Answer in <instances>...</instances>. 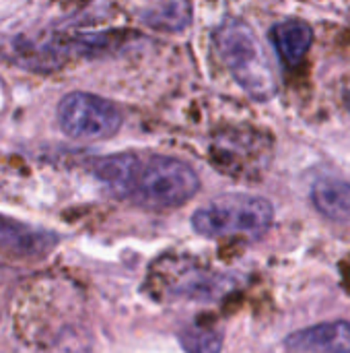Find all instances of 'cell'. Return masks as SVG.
Here are the masks:
<instances>
[{
    "instance_id": "6da1fadb",
    "label": "cell",
    "mask_w": 350,
    "mask_h": 353,
    "mask_svg": "<svg viewBox=\"0 0 350 353\" xmlns=\"http://www.w3.org/2000/svg\"><path fill=\"white\" fill-rule=\"evenodd\" d=\"M93 174L118 196L144 209H175L200 188L198 174L182 159L155 153H118L93 161Z\"/></svg>"
},
{
    "instance_id": "7a4b0ae2",
    "label": "cell",
    "mask_w": 350,
    "mask_h": 353,
    "mask_svg": "<svg viewBox=\"0 0 350 353\" xmlns=\"http://www.w3.org/2000/svg\"><path fill=\"white\" fill-rule=\"evenodd\" d=\"M219 56L227 64L237 85L256 101H268L278 91V79L264 46L250 25L231 19L215 33Z\"/></svg>"
},
{
    "instance_id": "3957f363",
    "label": "cell",
    "mask_w": 350,
    "mask_h": 353,
    "mask_svg": "<svg viewBox=\"0 0 350 353\" xmlns=\"http://www.w3.org/2000/svg\"><path fill=\"white\" fill-rule=\"evenodd\" d=\"M274 221L272 205L262 196L227 194L204 205L192 215V228L204 238L264 236Z\"/></svg>"
},
{
    "instance_id": "277c9868",
    "label": "cell",
    "mask_w": 350,
    "mask_h": 353,
    "mask_svg": "<svg viewBox=\"0 0 350 353\" xmlns=\"http://www.w3.org/2000/svg\"><path fill=\"white\" fill-rule=\"evenodd\" d=\"M62 132L76 141H103L113 137L122 126L120 108L99 95L72 91L56 108Z\"/></svg>"
},
{
    "instance_id": "5b68a950",
    "label": "cell",
    "mask_w": 350,
    "mask_h": 353,
    "mask_svg": "<svg viewBox=\"0 0 350 353\" xmlns=\"http://www.w3.org/2000/svg\"><path fill=\"white\" fill-rule=\"evenodd\" d=\"M272 157L270 137L252 128H229L215 134L210 159L215 168L235 178H254L268 168Z\"/></svg>"
},
{
    "instance_id": "8992f818",
    "label": "cell",
    "mask_w": 350,
    "mask_h": 353,
    "mask_svg": "<svg viewBox=\"0 0 350 353\" xmlns=\"http://www.w3.org/2000/svg\"><path fill=\"white\" fill-rule=\"evenodd\" d=\"M285 345L299 353H350V323L336 321L301 329L289 335Z\"/></svg>"
},
{
    "instance_id": "52a82bcc",
    "label": "cell",
    "mask_w": 350,
    "mask_h": 353,
    "mask_svg": "<svg viewBox=\"0 0 350 353\" xmlns=\"http://www.w3.org/2000/svg\"><path fill=\"white\" fill-rule=\"evenodd\" d=\"M56 238L43 230L0 215V254L8 259L39 256L54 246Z\"/></svg>"
},
{
    "instance_id": "ba28073f",
    "label": "cell",
    "mask_w": 350,
    "mask_h": 353,
    "mask_svg": "<svg viewBox=\"0 0 350 353\" xmlns=\"http://www.w3.org/2000/svg\"><path fill=\"white\" fill-rule=\"evenodd\" d=\"M270 39L287 64H297L309 52L314 43V31L305 21L289 19L272 27Z\"/></svg>"
},
{
    "instance_id": "9c48e42d",
    "label": "cell",
    "mask_w": 350,
    "mask_h": 353,
    "mask_svg": "<svg viewBox=\"0 0 350 353\" xmlns=\"http://www.w3.org/2000/svg\"><path fill=\"white\" fill-rule=\"evenodd\" d=\"M311 203L332 221H350V182L318 180L311 186Z\"/></svg>"
},
{
    "instance_id": "30bf717a",
    "label": "cell",
    "mask_w": 350,
    "mask_h": 353,
    "mask_svg": "<svg viewBox=\"0 0 350 353\" xmlns=\"http://www.w3.org/2000/svg\"><path fill=\"white\" fill-rule=\"evenodd\" d=\"M182 275L175 277V283L171 285V294L177 298H196V300H208L219 298L227 292L229 281L219 275H210L208 271L198 269H184Z\"/></svg>"
},
{
    "instance_id": "8fae6325",
    "label": "cell",
    "mask_w": 350,
    "mask_h": 353,
    "mask_svg": "<svg viewBox=\"0 0 350 353\" xmlns=\"http://www.w3.org/2000/svg\"><path fill=\"white\" fill-rule=\"evenodd\" d=\"M190 19H192V12H190L188 0H167L155 12H151L146 21L157 29L182 31L184 27L190 25Z\"/></svg>"
},
{
    "instance_id": "7c38bea8",
    "label": "cell",
    "mask_w": 350,
    "mask_h": 353,
    "mask_svg": "<svg viewBox=\"0 0 350 353\" xmlns=\"http://www.w3.org/2000/svg\"><path fill=\"white\" fill-rule=\"evenodd\" d=\"M179 343L186 353H221L223 335L212 327L194 325L179 333Z\"/></svg>"
},
{
    "instance_id": "4fadbf2b",
    "label": "cell",
    "mask_w": 350,
    "mask_h": 353,
    "mask_svg": "<svg viewBox=\"0 0 350 353\" xmlns=\"http://www.w3.org/2000/svg\"><path fill=\"white\" fill-rule=\"evenodd\" d=\"M344 101H347V105H349L350 110V83L347 85V89H344Z\"/></svg>"
}]
</instances>
